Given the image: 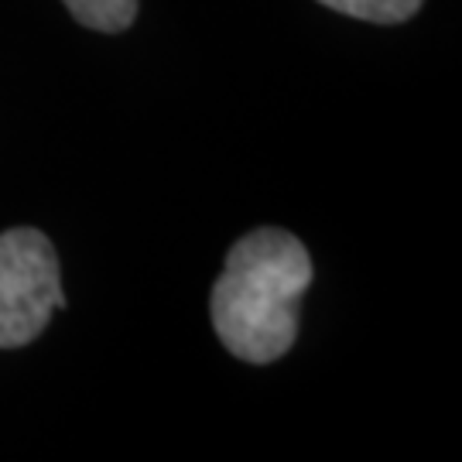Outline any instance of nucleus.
<instances>
[{
    "label": "nucleus",
    "instance_id": "1",
    "mask_svg": "<svg viewBox=\"0 0 462 462\" xmlns=\"http://www.w3.org/2000/svg\"><path fill=\"white\" fill-rule=\"evenodd\" d=\"M315 267L305 244L278 226L244 233L230 250L209 295L213 329L223 349L244 364L281 360L298 339L301 298Z\"/></svg>",
    "mask_w": 462,
    "mask_h": 462
},
{
    "label": "nucleus",
    "instance_id": "2",
    "mask_svg": "<svg viewBox=\"0 0 462 462\" xmlns=\"http://www.w3.org/2000/svg\"><path fill=\"white\" fill-rule=\"evenodd\" d=\"M59 309H66V291L51 240L32 226L4 230L0 233V349L34 343Z\"/></svg>",
    "mask_w": 462,
    "mask_h": 462
},
{
    "label": "nucleus",
    "instance_id": "3",
    "mask_svg": "<svg viewBox=\"0 0 462 462\" xmlns=\"http://www.w3.org/2000/svg\"><path fill=\"white\" fill-rule=\"evenodd\" d=\"M79 24L103 34L127 32L137 17V0H62Z\"/></svg>",
    "mask_w": 462,
    "mask_h": 462
},
{
    "label": "nucleus",
    "instance_id": "4",
    "mask_svg": "<svg viewBox=\"0 0 462 462\" xmlns=\"http://www.w3.org/2000/svg\"><path fill=\"white\" fill-rule=\"evenodd\" d=\"M319 4L370 24H401V21H411L425 0H319Z\"/></svg>",
    "mask_w": 462,
    "mask_h": 462
}]
</instances>
